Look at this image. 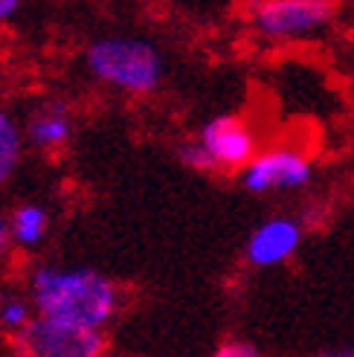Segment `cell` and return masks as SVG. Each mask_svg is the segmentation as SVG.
I'll use <instances>...</instances> for the list:
<instances>
[{"label":"cell","mask_w":354,"mask_h":357,"mask_svg":"<svg viewBox=\"0 0 354 357\" xmlns=\"http://www.w3.org/2000/svg\"><path fill=\"white\" fill-rule=\"evenodd\" d=\"M24 142H26V134L17 125V119L6 108H0V186H6L15 177L17 166H21Z\"/></svg>","instance_id":"10"},{"label":"cell","mask_w":354,"mask_h":357,"mask_svg":"<svg viewBox=\"0 0 354 357\" xmlns=\"http://www.w3.org/2000/svg\"><path fill=\"white\" fill-rule=\"evenodd\" d=\"M24 134H26V146L35 151L41 154L61 151L73 139V111H70L64 99H47L29 114Z\"/></svg>","instance_id":"8"},{"label":"cell","mask_w":354,"mask_h":357,"mask_svg":"<svg viewBox=\"0 0 354 357\" xmlns=\"http://www.w3.org/2000/svg\"><path fill=\"white\" fill-rule=\"evenodd\" d=\"M26 294L38 317L102 331L125 305L119 282L93 267L35 264L26 276Z\"/></svg>","instance_id":"1"},{"label":"cell","mask_w":354,"mask_h":357,"mask_svg":"<svg viewBox=\"0 0 354 357\" xmlns=\"http://www.w3.org/2000/svg\"><path fill=\"white\" fill-rule=\"evenodd\" d=\"M305 227L293 215H273L268 221H261L250 238L244 244V261L259 271L268 267H279L296 256L299 244H302Z\"/></svg>","instance_id":"7"},{"label":"cell","mask_w":354,"mask_h":357,"mask_svg":"<svg viewBox=\"0 0 354 357\" xmlns=\"http://www.w3.org/2000/svg\"><path fill=\"white\" fill-rule=\"evenodd\" d=\"M177 160H180V166H186L189 172L215 174V166H212V160H209V154H206V149L201 146L198 137L177 142Z\"/></svg>","instance_id":"12"},{"label":"cell","mask_w":354,"mask_h":357,"mask_svg":"<svg viewBox=\"0 0 354 357\" xmlns=\"http://www.w3.org/2000/svg\"><path fill=\"white\" fill-rule=\"evenodd\" d=\"M49 209L44 204H17L9 215V227H12V238H15V247L21 250H35L41 247L49 236Z\"/></svg>","instance_id":"9"},{"label":"cell","mask_w":354,"mask_h":357,"mask_svg":"<svg viewBox=\"0 0 354 357\" xmlns=\"http://www.w3.org/2000/svg\"><path fill=\"white\" fill-rule=\"evenodd\" d=\"M241 186L250 195H270V192H299L311 186L314 163L299 149H268L259 151L250 163L238 172Z\"/></svg>","instance_id":"5"},{"label":"cell","mask_w":354,"mask_h":357,"mask_svg":"<svg viewBox=\"0 0 354 357\" xmlns=\"http://www.w3.org/2000/svg\"><path fill=\"white\" fill-rule=\"evenodd\" d=\"M35 319V305L29 294H3L0 296V331L9 340L21 334L29 323Z\"/></svg>","instance_id":"11"},{"label":"cell","mask_w":354,"mask_h":357,"mask_svg":"<svg viewBox=\"0 0 354 357\" xmlns=\"http://www.w3.org/2000/svg\"><path fill=\"white\" fill-rule=\"evenodd\" d=\"M24 3H26V0H0V26L9 24L12 17L24 9Z\"/></svg>","instance_id":"15"},{"label":"cell","mask_w":354,"mask_h":357,"mask_svg":"<svg viewBox=\"0 0 354 357\" xmlns=\"http://www.w3.org/2000/svg\"><path fill=\"white\" fill-rule=\"evenodd\" d=\"M15 247V238H12V227H9V218L0 215V261H3Z\"/></svg>","instance_id":"14"},{"label":"cell","mask_w":354,"mask_h":357,"mask_svg":"<svg viewBox=\"0 0 354 357\" xmlns=\"http://www.w3.org/2000/svg\"><path fill=\"white\" fill-rule=\"evenodd\" d=\"M259 346L250 340H241V337H229L215 346V357H259Z\"/></svg>","instance_id":"13"},{"label":"cell","mask_w":354,"mask_h":357,"mask_svg":"<svg viewBox=\"0 0 354 357\" xmlns=\"http://www.w3.org/2000/svg\"><path fill=\"white\" fill-rule=\"evenodd\" d=\"M9 349L26 357H102L111 343L102 328L67 326L35 314L32 323L9 340Z\"/></svg>","instance_id":"4"},{"label":"cell","mask_w":354,"mask_h":357,"mask_svg":"<svg viewBox=\"0 0 354 357\" xmlns=\"http://www.w3.org/2000/svg\"><path fill=\"white\" fill-rule=\"evenodd\" d=\"M84 70L99 84L128 96H151L160 91L166 64L157 44L134 35H105L84 47Z\"/></svg>","instance_id":"2"},{"label":"cell","mask_w":354,"mask_h":357,"mask_svg":"<svg viewBox=\"0 0 354 357\" xmlns=\"http://www.w3.org/2000/svg\"><path fill=\"white\" fill-rule=\"evenodd\" d=\"M198 139L215 166V174H238L259 154V139L253 128L236 114L209 119L198 131Z\"/></svg>","instance_id":"6"},{"label":"cell","mask_w":354,"mask_h":357,"mask_svg":"<svg viewBox=\"0 0 354 357\" xmlns=\"http://www.w3.org/2000/svg\"><path fill=\"white\" fill-rule=\"evenodd\" d=\"M331 21L334 0H259L250 12L253 32L273 44L314 38Z\"/></svg>","instance_id":"3"}]
</instances>
